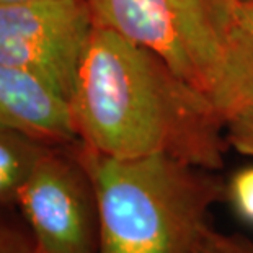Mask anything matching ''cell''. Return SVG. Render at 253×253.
Masks as SVG:
<instances>
[{
    "mask_svg": "<svg viewBox=\"0 0 253 253\" xmlns=\"http://www.w3.org/2000/svg\"><path fill=\"white\" fill-rule=\"evenodd\" d=\"M77 144L49 145L18 193L36 253L98 250V198Z\"/></svg>",
    "mask_w": 253,
    "mask_h": 253,
    "instance_id": "4",
    "label": "cell"
},
{
    "mask_svg": "<svg viewBox=\"0 0 253 253\" xmlns=\"http://www.w3.org/2000/svg\"><path fill=\"white\" fill-rule=\"evenodd\" d=\"M93 25L88 0L0 3V64L36 75L71 103Z\"/></svg>",
    "mask_w": 253,
    "mask_h": 253,
    "instance_id": "5",
    "label": "cell"
},
{
    "mask_svg": "<svg viewBox=\"0 0 253 253\" xmlns=\"http://www.w3.org/2000/svg\"><path fill=\"white\" fill-rule=\"evenodd\" d=\"M0 127L17 129L49 145L80 142L71 103L49 84L0 64Z\"/></svg>",
    "mask_w": 253,
    "mask_h": 253,
    "instance_id": "6",
    "label": "cell"
},
{
    "mask_svg": "<svg viewBox=\"0 0 253 253\" xmlns=\"http://www.w3.org/2000/svg\"><path fill=\"white\" fill-rule=\"evenodd\" d=\"M190 253H253V240L242 234L222 232L208 224L199 232Z\"/></svg>",
    "mask_w": 253,
    "mask_h": 253,
    "instance_id": "8",
    "label": "cell"
},
{
    "mask_svg": "<svg viewBox=\"0 0 253 253\" xmlns=\"http://www.w3.org/2000/svg\"><path fill=\"white\" fill-rule=\"evenodd\" d=\"M227 198L237 214L253 224V167L239 170L227 185Z\"/></svg>",
    "mask_w": 253,
    "mask_h": 253,
    "instance_id": "10",
    "label": "cell"
},
{
    "mask_svg": "<svg viewBox=\"0 0 253 253\" xmlns=\"http://www.w3.org/2000/svg\"><path fill=\"white\" fill-rule=\"evenodd\" d=\"M225 137L229 147L253 159V105L229 118L225 123Z\"/></svg>",
    "mask_w": 253,
    "mask_h": 253,
    "instance_id": "9",
    "label": "cell"
},
{
    "mask_svg": "<svg viewBox=\"0 0 253 253\" xmlns=\"http://www.w3.org/2000/svg\"><path fill=\"white\" fill-rule=\"evenodd\" d=\"M71 110L80 142L116 159L169 155L222 169L225 120L157 54L95 23Z\"/></svg>",
    "mask_w": 253,
    "mask_h": 253,
    "instance_id": "1",
    "label": "cell"
},
{
    "mask_svg": "<svg viewBox=\"0 0 253 253\" xmlns=\"http://www.w3.org/2000/svg\"><path fill=\"white\" fill-rule=\"evenodd\" d=\"M95 23L147 47L227 123L253 105V51L235 0H88Z\"/></svg>",
    "mask_w": 253,
    "mask_h": 253,
    "instance_id": "3",
    "label": "cell"
},
{
    "mask_svg": "<svg viewBox=\"0 0 253 253\" xmlns=\"http://www.w3.org/2000/svg\"><path fill=\"white\" fill-rule=\"evenodd\" d=\"M49 144L17 131L0 127V204L17 203L18 193Z\"/></svg>",
    "mask_w": 253,
    "mask_h": 253,
    "instance_id": "7",
    "label": "cell"
},
{
    "mask_svg": "<svg viewBox=\"0 0 253 253\" xmlns=\"http://www.w3.org/2000/svg\"><path fill=\"white\" fill-rule=\"evenodd\" d=\"M235 15L247 44L253 51V0H235Z\"/></svg>",
    "mask_w": 253,
    "mask_h": 253,
    "instance_id": "12",
    "label": "cell"
},
{
    "mask_svg": "<svg viewBox=\"0 0 253 253\" xmlns=\"http://www.w3.org/2000/svg\"><path fill=\"white\" fill-rule=\"evenodd\" d=\"M0 253H36L31 237L0 222Z\"/></svg>",
    "mask_w": 253,
    "mask_h": 253,
    "instance_id": "11",
    "label": "cell"
},
{
    "mask_svg": "<svg viewBox=\"0 0 253 253\" xmlns=\"http://www.w3.org/2000/svg\"><path fill=\"white\" fill-rule=\"evenodd\" d=\"M15 2H28V0H0V3H15Z\"/></svg>",
    "mask_w": 253,
    "mask_h": 253,
    "instance_id": "13",
    "label": "cell"
},
{
    "mask_svg": "<svg viewBox=\"0 0 253 253\" xmlns=\"http://www.w3.org/2000/svg\"><path fill=\"white\" fill-rule=\"evenodd\" d=\"M100 209L96 253H190L209 211L227 198L212 170L169 155L116 159L82 142Z\"/></svg>",
    "mask_w": 253,
    "mask_h": 253,
    "instance_id": "2",
    "label": "cell"
}]
</instances>
